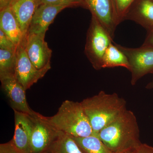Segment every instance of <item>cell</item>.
<instances>
[{"instance_id": "cell-1", "label": "cell", "mask_w": 153, "mask_h": 153, "mask_svg": "<svg viewBox=\"0 0 153 153\" xmlns=\"http://www.w3.org/2000/svg\"><path fill=\"white\" fill-rule=\"evenodd\" d=\"M113 153H122L140 143L136 117L126 109L97 134Z\"/></svg>"}, {"instance_id": "cell-2", "label": "cell", "mask_w": 153, "mask_h": 153, "mask_svg": "<svg viewBox=\"0 0 153 153\" xmlns=\"http://www.w3.org/2000/svg\"><path fill=\"white\" fill-rule=\"evenodd\" d=\"M94 134L97 135L126 110V102L116 93L100 91L80 102Z\"/></svg>"}, {"instance_id": "cell-3", "label": "cell", "mask_w": 153, "mask_h": 153, "mask_svg": "<svg viewBox=\"0 0 153 153\" xmlns=\"http://www.w3.org/2000/svg\"><path fill=\"white\" fill-rule=\"evenodd\" d=\"M45 118L57 131L72 137H83L94 134L80 102L65 100L56 114Z\"/></svg>"}, {"instance_id": "cell-4", "label": "cell", "mask_w": 153, "mask_h": 153, "mask_svg": "<svg viewBox=\"0 0 153 153\" xmlns=\"http://www.w3.org/2000/svg\"><path fill=\"white\" fill-rule=\"evenodd\" d=\"M113 38L95 17L91 16L86 35L84 53L94 69H102V62L105 51Z\"/></svg>"}, {"instance_id": "cell-5", "label": "cell", "mask_w": 153, "mask_h": 153, "mask_svg": "<svg viewBox=\"0 0 153 153\" xmlns=\"http://www.w3.org/2000/svg\"><path fill=\"white\" fill-rule=\"evenodd\" d=\"M114 44L128 59L131 85H135L145 75L153 74V47L142 45L138 48H128Z\"/></svg>"}, {"instance_id": "cell-6", "label": "cell", "mask_w": 153, "mask_h": 153, "mask_svg": "<svg viewBox=\"0 0 153 153\" xmlns=\"http://www.w3.org/2000/svg\"><path fill=\"white\" fill-rule=\"evenodd\" d=\"M25 39L17 47L16 50V66L15 76L27 90L43 78L51 66L38 69L31 62L25 49Z\"/></svg>"}, {"instance_id": "cell-7", "label": "cell", "mask_w": 153, "mask_h": 153, "mask_svg": "<svg viewBox=\"0 0 153 153\" xmlns=\"http://www.w3.org/2000/svg\"><path fill=\"white\" fill-rule=\"evenodd\" d=\"M31 153H45L59 131L47 121L45 116L39 113L35 112L31 115Z\"/></svg>"}, {"instance_id": "cell-8", "label": "cell", "mask_w": 153, "mask_h": 153, "mask_svg": "<svg viewBox=\"0 0 153 153\" xmlns=\"http://www.w3.org/2000/svg\"><path fill=\"white\" fill-rule=\"evenodd\" d=\"M45 36L28 34L25 40V49L28 57L36 68L51 66L52 51L45 41Z\"/></svg>"}, {"instance_id": "cell-9", "label": "cell", "mask_w": 153, "mask_h": 153, "mask_svg": "<svg viewBox=\"0 0 153 153\" xmlns=\"http://www.w3.org/2000/svg\"><path fill=\"white\" fill-rule=\"evenodd\" d=\"M1 87L13 110L30 115L35 111L31 109L27 101L26 90L16 79L15 75L0 77Z\"/></svg>"}, {"instance_id": "cell-10", "label": "cell", "mask_w": 153, "mask_h": 153, "mask_svg": "<svg viewBox=\"0 0 153 153\" xmlns=\"http://www.w3.org/2000/svg\"><path fill=\"white\" fill-rule=\"evenodd\" d=\"M86 9L114 38L117 27L111 0H84Z\"/></svg>"}, {"instance_id": "cell-11", "label": "cell", "mask_w": 153, "mask_h": 153, "mask_svg": "<svg viewBox=\"0 0 153 153\" xmlns=\"http://www.w3.org/2000/svg\"><path fill=\"white\" fill-rule=\"evenodd\" d=\"M13 111L15 114V132L13 137L11 140L20 153H32L31 115Z\"/></svg>"}, {"instance_id": "cell-12", "label": "cell", "mask_w": 153, "mask_h": 153, "mask_svg": "<svg viewBox=\"0 0 153 153\" xmlns=\"http://www.w3.org/2000/svg\"><path fill=\"white\" fill-rule=\"evenodd\" d=\"M66 8L68 7L65 6L41 4L32 18L28 34L45 36L49 26L54 22L57 14Z\"/></svg>"}, {"instance_id": "cell-13", "label": "cell", "mask_w": 153, "mask_h": 153, "mask_svg": "<svg viewBox=\"0 0 153 153\" xmlns=\"http://www.w3.org/2000/svg\"><path fill=\"white\" fill-rule=\"evenodd\" d=\"M41 4L40 0L11 1L9 7L19 22L25 38L27 36L32 18Z\"/></svg>"}, {"instance_id": "cell-14", "label": "cell", "mask_w": 153, "mask_h": 153, "mask_svg": "<svg viewBox=\"0 0 153 153\" xmlns=\"http://www.w3.org/2000/svg\"><path fill=\"white\" fill-rule=\"evenodd\" d=\"M126 20L136 22L148 32L153 30V0H135L126 15Z\"/></svg>"}, {"instance_id": "cell-15", "label": "cell", "mask_w": 153, "mask_h": 153, "mask_svg": "<svg viewBox=\"0 0 153 153\" xmlns=\"http://www.w3.org/2000/svg\"><path fill=\"white\" fill-rule=\"evenodd\" d=\"M0 30L16 46H19L26 38L24 37L19 22L9 6L0 10Z\"/></svg>"}, {"instance_id": "cell-16", "label": "cell", "mask_w": 153, "mask_h": 153, "mask_svg": "<svg viewBox=\"0 0 153 153\" xmlns=\"http://www.w3.org/2000/svg\"><path fill=\"white\" fill-rule=\"evenodd\" d=\"M119 66L123 67L128 70L130 69L129 63L126 56L112 42L105 52L102 62V68Z\"/></svg>"}, {"instance_id": "cell-17", "label": "cell", "mask_w": 153, "mask_h": 153, "mask_svg": "<svg viewBox=\"0 0 153 153\" xmlns=\"http://www.w3.org/2000/svg\"><path fill=\"white\" fill-rule=\"evenodd\" d=\"M45 153H83L72 137L62 132L57 137Z\"/></svg>"}, {"instance_id": "cell-18", "label": "cell", "mask_w": 153, "mask_h": 153, "mask_svg": "<svg viewBox=\"0 0 153 153\" xmlns=\"http://www.w3.org/2000/svg\"><path fill=\"white\" fill-rule=\"evenodd\" d=\"M83 153H113L97 135L73 137Z\"/></svg>"}, {"instance_id": "cell-19", "label": "cell", "mask_w": 153, "mask_h": 153, "mask_svg": "<svg viewBox=\"0 0 153 153\" xmlns=\"http://www.w3.org/2000/svg\"><path fill=\"white\" fill-rule=\"evenodd\" d=\"M16 52L0 49V77L15 75Z\"/></svg>"}, {"instance_id": "cell-20", "label": "cell", "mask_w": 153, "mask_h": 153, "mask_svg": "<svg viewBox=\"0 0 153 153\" xmlns=\"http://www.w3.org/2000/svg\"><path fill=\"white\" fill-rule=\"evenodd\" d=\"M117 25L125 21L126 15L135 0H111Z\"/></svg>"}, {"instance_id": "cell-21", "label": "cell", "mask_w": 153, "mask_h": 153, "mask_svg": "<svg viewBox=\"0 0 153 153\" xmlns=\"http://www.w3.org/2000/svg\"><path fill=\"white\" fill-rule=\"evenodd\" d=\"M41 4L65 6L67 7H80L86 8L84 0H40Z\"/></svg>"}, {"instance_id": "cell-22", "label": "cell", "mask_w": 153, "mask_h": 153, "mask_svg": "<svg viewBox=\"0 0 153 153\" xmlns=\"http://www.w3.org/2000/svg\"><path fill=\"white\" fill-rule=\"evenodd\" d=\"M17 47L10 39L0 30V49L16 52Z\"/></svg>"}, {"instance_id": "cell-23", "label": "cell", "mask_w": 153, "mask_h": 153, "mask_svg": "<svg viewBox=\"0 0 153 153\" xmlns=\"http://www.w3.org/2000/svg\"><path fill=\"white\" fill-rule=\"evenodd\" d=\"M122 153H153V147L146 144L140 143Z\"/></svg>"}, {"instance_id": "cell-24", "label": "cell", "mask_w": 153, "mask_h": 153, "mask_svg": "<svg viewBox=\"0 0 153 153\" xmlns=\"http://www.w3.org/2000/svg\"><path fill=\"white\" fill-rule=\"evenodd\" d=\"M0 153H20L12 142H9L0 145Z\"/></svg>"}, {"instance_id": "cell-25", "label": "cell", "mask_w": 153, "mask_h": 153, "mask_svg": "<svg viewBox=\"0 0 153 153\" xmlns=\"http://www.w3.org/2000/svg\"><path fill=\"white\" fill-rule=\"evenodd\" d=\"M143 45L153 47V30L148 32L147 36Z\"/></svg>"}, {"instance_id": "cell-26", "label": "cell", "mask_w": 153, "mask_h": 153, "mask_svg": "<svg viewBox=\"0 0 153 153\" xmlns=\"http://www.w3.org/2000/svg\"><path fill=\"white\" fill-rule=\"evenodd\" d=\"M11 0H0V10H4L10 5Z\"/></svg>"}, {"instance_id": "cell-27", "label": "cell", "mask_w": 153, "mask_h": 153, "mask_svg": "<svg viewBox=\"0 0 153 153\" xmlns=\"http://www.w3.org/2000/svg\"><path fill=\"white\" fill-rule=\"evenodd\" d=\"M146 88L148 89H153V77L152 80L150 82H149L147 85H146Z\"/></svg>"}, {"instance_id": "cell-28", "label": "cell", "mask_w": 153, "mask_h": 153, "mask_svg": "<svg viewBox=\"0 0 153 153\" xmlns=\"http://www.w3.org/2000/svg\"></svg>"}]
</instances>
